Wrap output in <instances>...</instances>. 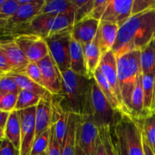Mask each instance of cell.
<instances>
[{
  "label": "cell",
  "mask_w": 155,
  "mask_h": 155,
  "mask_svg": "<svg viewBox=\"0 0 155 155\" xmlns=\"http://www.w3.org/2000/svg\"><path fill=\"white\" fill-rule=\"evenodd\" d=\"M120 123L130 155H145L139 120L127 114H122Z\"/></svg>",
  "instance_id": "obj_9"
},
{
  "label": "cell",
  "mask_w": 155,
  "mask_h": 155,
  "mask_svg": "<svg viewBox=\"0 0 155 155\" xmlns=\"http://www.w3.org/2000/svg\"><path fill=\"white\" fill-rule=\"evenodd\" d=\"M42 96L38 94L27 90H21L18 95L15 110H22L30 107H36L40 101Z\"/></svg>",
  "instance_id": "obj_30"
},
{
  "label": "cell",
  "mask_w": 155,
  "mask_h": 155,
  "mask_svg": "<svg viewBox=\"0 0 155 155\" xmlns=\"http://www.w3.org/2000/svg\"><path fill=\"white\" fill-rule=\"evenodd\" d=\"M9 113L4 112L2 110H0V127L4 128L5 127L6 123H7Z\"/></svg>",
  "instance_id": "obj_45"
},
{
  "label": "cell",
  "mask_w": 155,
  "mask_h": 155,
  "mask_svg": "<svg viewBox=\"0 0 155 155\" xmlns=\"http://www.w3.org/2000/svg\"><path fill=\"white\" fill-rule=\"evenodd\" d=\"M6 21H0V25H5Z\"/></svg>",
  "instance_id": "obj_51"
},
{
  "label": "cell",
  "mask_w": 155,
  "mask_h": 155,
  "mask_svg": "<svg viewBox=\"0 0 155 155\" xmlns=\"http://www.w3.org/2000/svg\"><path fill=\"white\" fill-rule=\"evenodd\" d=\"M35 0H17L18 4L20 5H28V4H31L34 2Z\"/></svg>",
  "instance_id": "obj_47"
},
{
  "label": "cell",
  "mask_w": 155,
  "mask_h": 155,
  "mask_svg": "<svg viewBox=\"0 0 155 155\" xmlns=\"http://www.w3.org/2000/svg\"><path fill=\"white\" fill-rule=\"evenodd\" d=\"M70 61L71 71L87 78L83 45L73 38L71 39L70 48Z\"/></svg>",
  "instance_id": "obj_22"
},
{
  "label": "cell",
  "mask_w": 155,
  "mask_h": 155,
  "mask_svg": "<svg viewBox=\"0 0 155 155\" xmlns=\"http://www.w3.org/2000/svg\"><path fill=\"white\" fill-rule=\"evenodd\" d=\"M69 112L62 102L61 95H53L52 98V125L58 141L62 145L66 134Z\"/></svg>",
  "instance_id": "obj_16"
},
{
  "label": "cell",
  "mask_w": 155,
  "mask_h": 155,
  "mask_svg": "<svg viewBox=\"0 0 155 155\" xmlns=\"http://www.w3.org/2000/svg\"><path fill=\"white\" fill-rule=\"evenodd\" d=\"M74 14L71 0H45L39 15H70Z\"/></svg>",
  "instance_id": "obj_25"
},
{
  "label": "cell",
  "mask_w": 155,
  "mask_h": 155,
  "mask_svg": "<svg viewBox=\"0 0 155 155\" xmlns=\"http://www.w3.org/2000/svg\"><path fill=\"white\" fill-rule=\"evenodd\" d=\"M0 51L10 64L12 68V72L22 73L26 65L29 63L14 38L0 39Z\"/></svg>",
  "instance_id": "obj_13"
},
{
  "label": "cell",
  "mask_w": 155,
  "mask_h": 155,
  "mask_svg": "<svg viewBox=\"0 0 155 155\" xmlns=\"http://www.w3.org/2000/svg\"><path fill=\"white\" fill-rule=\"evenodd\" d=\"M12 68L10 64L6 59L5 56L0 51V73L3 74H7L12 72Z\"/></svg>",
  "instance_id": "obj_43"
},
{
  "label": "cell",
  "mask_w": 155,
  "mask_h": 155,
  "mask_svg": "<svg viewBox=\"0 0 155 155\" xmlns=\"http://www.w3.org/2000/svg\"><path fill=\"white\" fill-rule=\"evenodd\" d=\"M74 7V24L89 17L94 0H71Z\"/></svg>",
  "instance_id": "obj_33"
},
{
  "label": "cell",
  "mask_w": 155,
  "mask_h": 155,
  "mask_svg": "<svg viewBox=\"0 0 155 155\" xmlns=\"http://www.w3.org/2000/svg\"><path fill=\"white\" fill-rule=\"evenodd\" d=\"M2 94L0 93V101H1V98H2Z\"/></svg>",
  "instance_id": "obj_54"
},
{
  "label": "cell",
  "mask_w": 155,
  "mask_h": 155,
  "mask_svg": "<svg viewBox=\"0 0 155 155\" xmlns=\"http://www.w3.org/2000/svg\"><path fill=\"white\" fill-rule=\"evenodd\" d=\"M101 21L86 18L75 23L71 28V36L74 39L84 45L96 37Z\"/></svg>",
  "instance_id": "obj_17"
},
{
  "label": "cell",
  "mask_w": 155,
  "mask_h": 155,
  "mask_svg": "<svg viewBox=\"0 0 155 155\" xmlns=\"http://www.w3.org/2000/svg\"><path fill=\"white\" fill-rule=\"evenodd\" d=\"M18 94L9 93L3 95L0 101V110L11 113L15 110Z\"/></svg>",
  "instance_id": "obj_38"
},
{
  "label": "cell",
  "mask_w": 155,
  "mask_h": 155,
  "mask_svg": "<svg viewBox=\"0 0 155 155\" xmlns=\"http://www.w3.org/2000/svg\"><path fill=\"white\" fill-rule=\"evenodd\" d=\"M151 45H153V47H154V50H155V36H154V39H153L152 42H151Z\"/></svg>",
  "instance_id": "obj_49"
},
{
  "label": "cell",
  "mask_w": 155,
  "mask_h": 155,
  "mask_svg": "<svg viewBox=\"0 0 155 155\" xmlns=\"http://www.w3.org/2000/svg\"><path fill=\"white\" fill-rule=\"evenodd\" d=\"M130 116L136 120L144 117V95L142 74L139 77L133 91L130 105Z\"/></svg>",
  "instance_id": "obj_26"
},
{
  "label": "cell",
  "mask_w": 155,
  "mask_h": 155,
  "mask_svg": "<svg viewBox=\"0 0 155 155\" xmlns=\"http://www.w3.org/2000/svg\"><path fill=\"white\" fill-rule=\"evenodd\" d=\"M0 155H20V151L8 139H3L0 147Z\"/></svg>",
  "instance_id": "obj_42"
},
{
  "label": "cell",
  "mask_w": 155,
  "mask_h": 155,
  "mask_svg": "<svg viewBox=\"0 0 155 155\" xmlns=\"http://www.w3.org/2000/svg\"><path fill=\"white\" fill-rule=\"evenodd\" d=\"M61 74L62 92L60 95L64 107L79 117L86 116L91 80L75 74L71 69Z\"/></svg>",
  "instance_id": "obj_2"
},
{
  "label": "cell",
  "mask_w": 155,
  "mask_h": 155,
  "mask_svg": "<svg viewBox=\"0 0 155 155\" xmlns=\"http://www.w3.org/2000/svg\"><path fill=\"white\" fill-rule=\"evenodd\" d=\"M78 116L69 112L66 134L61 145V155H76V134Z\"/></svg>",
  "instance_id": "obj_23"
},
{
  "label": "cell",
  "mask_w": 155,
  "mask_h": 155,
  "mask_svg": "<svg viewBox=\"0 0 155 155\" xmlns=\"http://www.w3.org/2000/svg\"><path fill=\"white\" fill-rule=\"evenodd\" d=\"M98 68L100 69L101 72L102 73L104 78L107 80V81L108 82L109 84H110V86H111V87L113 88L114 91V92L116 93L118 99L120 100V102L122 103L123 105H124V103H123L122 101V97H121L119 80H118L117 61V57L112 50L108 51V52H107L106 54H104V55H102V58H101V62H100Z\"/></svg>",
  "instance_id": "obj_14"
},
{
  "label": "cell",
  "mask_w": 155,
  "mask_h": 155,
  "mask_svg": "<svg viewBox=\"0 0 155 155\" xmlns=\"http://www.w3.org/2000/svg\"><path fill=\"white\" fill-rule=\"evenodd\" d=\"M155 9V0H133L132 16Z\"/></svg>",
  "instance_id": "obj_39"
},
{
  "label": "cell",
  "mask_w": 155,
  "mask_h": 155,
  "mask_svg": "<svg viewBox=\"0 0 155 155\" xmlns=\"http://www.w3.org/2000/svg\"><path fill=\"white\" fill-rule=\"evenodd\" d=\"M7 75L12 77L15 80L20 90L30 91V92L38 94L42 97L48 92V91L45 90L43 87L36 84V83H34L33 80H30L29 77H27L25 74H22V73L10 72L7 74Z\"/></svg>",
  "instance_id": "obj_28"
},
{
  "label": "cell",
  "mask_w": 155,
  "mask_h": 155,
  "mask_svg": "<svg viewBox=\"0 0 155 155\" xmlns=\"http://www.w3.org/2000/svg\"><path fill=\"white\" fill-rule=\"evenodd\" d=\"M142 139H143V138H142ZM143 145H144V150H145V155H155L154 153L152 152V151L150 149V148L148 146V145L145 143L144 140H143Z\"/></svg>",
  "instance_id": "obj_46"
},
{
  "label": "cell",
  "mask_w": 155,
  "mask_h": 155,
  "mask_svg": "<svg viewBox=\"0 0 155 155\" xmlns=\"http://www.w3.org/2000/svg\"><path fill=\"white\" fill-rule=\"evenodd\" d=\"M155 36V9L130 17L120 27L112 51L116 57L141 51L150 45Z\"/></svg>",
  "instance_id": "obj_1"
},
{
  "label": "cell",
  "mask_w": 155,
  "mask_h": 155,
  "mask_svg": "<svg viewBox=\"0 0 155 155\" xmlns=\"http://www.w3.org/2000/svg\"><path fill=\"white\" fill-rule=\"evenodd\" d=\"M2 141H0V147H1V145H2Z\"/></svg>",
  "instance_id": "obj_56"
},
{
  "label": "cell",
  "mask_w": 155,
  "mask_h": 155,
  "mask_svg": "<svg viewBox=\"0 0 155 155\" xmlns=\"http://www.w3.org/2000/svg\"><path fill=\"white\" fill-rule=\"evenodd\" d=\"M3 27H4V25H0V36H2V33Z\"/></svg>",
  "instance_id": "obj_50"
},
{
  "label": "cell",
  "mask_w": 155,
  "mask_h": 155,
  "mask_svg": "<svg viewBox=\"0 0 155 155\" xmlns=\"http://www.w3.org/2000/svg\"><path fill=\"white\" fill-rule=\"evenodd\" d=\"M138 120L141 124L143 140L155 154V112Z\"/></svg>",
  "instance_id": "obj_27"
},
{
  "label": "cell",
  "mask_w": 155,
  "mask_h": 155,
  "mask_svg": "<svg viewBox=\"0 0 155 155\" xmlns=\"http://www.w3.org/2000/svg\"><path fill=\"white\" fill-rule=\"evenodd\" d=\"M83 48L84 52L86 76L88 79L91 80L94 77V74L99 67L102 58V54L98 45L97 37H95L92 42L83 45Z\"/></svg>",
  "instance_id": "obj_19"
},
{
  "label": "cell",
  "mask_w": 155,
  "mask_h": 155,
  "mask_svg": "<svg viewBox=\"0 0 155 155\" xmlns=\"http://www.w3.org/2000/svg\"><path fill=\"white\" fill-rule=\"evenodd\" d=\"M5 139V129L0 127V141H2L3 139Z\"/></svg>",
  "instance_id": "obj_48"
},
{
  "label": "cell",
  "mask_w": 155,
  "mask_h": 155,
  "mask_svg": "<svg viewBox=\"0 0 155 155\" xmlns=\"http://www.w3.org/2000/svg\"><path fill=\"white\" fill-rule=\"evenodd\" d=\"M142 86L145 117L155 112V77L142 74Z\"/></svg>",
  "instance_id": "obj_24"
},
{
  "label": "cell",
  "mask_w": 155,
  "mask_h": 155,
  "mask_svg": "<svg viewBox=\"0 0 155 155\" xmlns=\"http://www.w3.org/2000/svg\"><path fill=\"white\" fill-rule=\"evenodd\" d=\"M14 39L29 62L37 63L49 54L46 41L39 35L24 33L15 36Z\"/></svg>",
  "instance_id": "obj_8"
},
{
  "label": "cell",
  "mask_w": 155,
  "mask_h": 155,
  "mask_svg": "<svg viewBox=\"0 0 155 155\" xmlns=\"http://www.w3.org/2000/svg\"><path fill=\"white\" fill-rule=\"evenodd\" d=\"M99 137L98 126L91 116H78L76 134V155H95Z\"/></svg>",
  "instance_id": "obj_6"
},
{
  "label": "cell",
  "mask_w": 155,
  "mask_h": 155,
  "mask_svg": "<svg viewBox=\"0 0 155 155\" xmlns=\"http://www.w3.org/2000/svg\"><path fill=\"white\" fill-rule=\"evenodd\" d=\"M20 89L15 80L7 74L3 76L0 80V93L2 95H5L9 93L18 94L20 92Z\"/></svg>",
  "instance_id": "obj_37"
},
{
  "label": "cell",
  "mask_w": 155,
  "mask_h": 155,
  "mask_svg": "<svg viewBox=\"0 0 155 155\" xmlns=\"http://www.w3.org/2000/svg\"><path fill=\"white\" fill-rule=\"evenodd\" d=\"M99 136L104 145L106 155H117L114 144L110 126H102L98 127Z\"/></svg>",
  "instance_id": "obj_34"
},
{
  "label": "cell",
  "mask_w": 155,
  "mask_h": 155,
  "mask_svg": "<svg viewBox=\"0 0 155 155\" xmlns=\"http://www.w3.org/2000/svg\"><path fill=\"white\" fill-rule=\"evenodd\" d=\"M17 0H5L0 6V21H7L12 18L19 8Z\"/></svg>",
  "instance_id": "obj_36"
},
{
  "label": "cell",
  "mask_w": 155,
  "mask_h": 155,
  "mask_svg": "<svg viewBox=\"0 0 155 155\" xmlns=\"http://www.w3.org/2000/svg\"><path fill=\"white\" fill-rule=\"evenodd\" d=\"M43 80V87L52 95L62 92L61 74L50 54L37 62Z\"/></svg>",
  "instance_id": "obj_11"
},
{
  "label": "cell",
  "mask_w": 155,
  "mask_h": 155,
  "mask_svg": "<svg viewBox=\"0 0 155 155\" xmlns=\"http://www.w3.org/2000/svg\"><path fill=\"white\" fill-rule=\"evenodd\" d=\"M51 127L52 125L49 129L42 132L39 136H36L30 155H42L46 152L51 138Z\"/></svg>",
  "instance_id": "obj_32"
},
{
  "label": "cell",
  "mask_w": 155,
  "mask_h": 155,
  "mask_svg": "<svg viewBox=\"0 0 155 155\" xmlns=\"http://www.w3.org/2000/svg\"><path fill=\"white\" fill-rule=\"evenodd\" d=\"M93 78L95 79L98 87L100 88L101 91L104 94V95L107 98L108 102L110 103L111 107L114 108V110H116L118 113H121L123 114H127V110H126L125 107H124L122 103L118 99L116 93L114 91L113 88L109 84L107 80L104 78V77L103 76L102 73L101 72L99 68H98L97 71H95Z\"/></svg>",
  "instance_id": "obj_20"
},
{
  "label": "cell",
  "mask_w": 155,
  "mask_h": 155,
  "mask_svg": "<svg viewBox=\"0 0 155 155\" xmlns=\"http://www.w3.org/2000/svg\"><path fill=\"white\" fill-rule=\"evenodd\" d=\"M52 98L53 95L48 92L36 106V136L52 125Z\"/></svg>",
  "instance_id": "obj_15"
},
{
  "label": "cell",
  "mask_w": 155,
  "mask_h": 155,
  "mask_svg": "<svg viewBox=\"0 0 155 155\" xmlns=\"http://www.w3.org/2000/svg\"><path fill=\"white\" fill-rule=\"evenodd\" d=\"M21 120L20 155H30L36 139V107L18 111Z\"/></svg>",
  "instance_id": "obj_10"
},
{
  "label": "cell",
  "mask_w": 155,
  "mask_h": 155,
  "mask_svg": "<svg viewBox=\"0 0 155 155\" xmlns=\"http://www.w3.org/2000/svg\"><path fill=\"white\" fill-rule=\"evenodd\" d=\"M74 24V14L70 15H38L28 24L24 33H33L44 39L71 29Z\"/></svg>",
  "instance_id": "obj_5"
},
{
  "label": "cell",
  "mask_w": 155,
  "mask_h": 155,
  "mask_svg": "<svg viewBox=\"0 0 155 155\" xmlns=\"http://www.w3.org/2000/svg\"><path fill=\"white\" fill-rule=\"evenodd\" d=\"M133 0H108L101 22L116 24L120 27L132 16Z\"/></svg>",
  "instance_id": "obj_12"
},
{
  "label": "cell",
  "mask_w": 155,
  "mask_h": 155,
  "mask_svg": "<svg viewBox=\"0 0 155 155\" xmlns=\"http://www.w3.org/2000/svg\"><path fill=\"white\" fill-rule=\"evenodd\" d=\"M5 0H0V6H1L5 2Z\"/></svg>",
  "instance_id": "obj_52"
},
{
  "label": "cell",
  "mask_w": 155,
  "mask_h": 155,
  "mask_svg": "<svg viewBox=\"0 0 155 155\" xmlns=\"http://www.w3.org/2000/svg\"><path fill=\"white\" fill-rule=\"evenodd\" d=\"M48 155H61V145L58 141L54 133V127H51V138H50L49 145L47 150Z\"/></svg>",
  "instance_id": "obj_41"
},
{
  "label": "cell",
  "mask_w": 155,
  "mask_h": 155,
  "mask_svg": "<svg viewBox=\"0 0 155 155\" xmlns=\"http://www.w3.org/2000/svg\"><path fill=\"white\" fill-rule=\"evenodd\" d=\"M122 116V115H121ZM121 118V117H120ZM120 120L111 127V133L117 155H130Z\"/></svg>",
  "instance_id": "obj_31"
},
{
  "label": "cell",
  "mask_w": 155,
  "mask_h": 155,
  "mask_svg": "<svg viewBox=\"0 0 155 155\" xmlns=\"http://www.w3.org/2000/svg\"><path fill=\"white\" fill-rule=\"evenodd\" d=\"M123 114L114 110L102 93L95 79H91L89 88L88 114L93 118L98 127L102 126L113 127L121 117Z\"/></svg>",
  "instance_id": "obj_4"
},
{
  "label": "cell",
  "mask_w": 155,
  "mask_h": 155,
  "mask_svg": "<svg viewBox=\"0 0 155 155\" xmlns=\"http://www.w3.org/2000/svg\"><path fill=\"white\" fill-rule=\"evenodd\" d=\"M141 51H133L117 57V75L124 105L130 116V105L133 91L142 74L140 64Z\"/></svg>",
  "instance_id": "obj_3"
},
{
  "label": "cell",
  "mask_w": 155,
  "mask_h": 155,
  "mask_svg": "<svg viewBox=\"0 0 155 155\" xmlns=\"http://www.w3.org/2000/svg\"><path fill=\"white\" fill-rule=\"evenodd\" d=\"M140 64L143 75L155 77V50L151 43L141 50Z\"/></svg>",
  "instance_id": "obj_29"
},
{
  "label": "cell",
  "mask_w": 155,
  "mask_h": 155,
  "mask_svg": "<svg viewBox=\"0 0 155 155\" xmlns=\"http://www.w3.org/2000/svg\"><path fill=\"white\" fill-rule=\"evenodd\" d=\"M120 26L108 22H100L96 37L101 54L104 55L113 49V47L117 37Z\"/></svg>",
  "instance_id": "obj_18"
},
{
  "label": "cell",
  "mask_w": 155,
  "mask_h": 155,
  "mask_svg": "<svg viewBox=\"0 0 155 155\" xmlns=\"http://www.w3.org/2000/svg\"><path fill=\"white\" fill-rule=\"evenodd\" d=\"M21 120L18 110L9 113L8 118L5 127V139L13 144L14 146L20 151L21 147Z\"/></svg>",
  "instance_id": "obj_21"
},
{
  "label": "cell",
  "mask_w": 155,
  "mask_h": 155,
  "mask_svg": "<svg viewBox=\"0 0 155 155\" xmlns=\"http://www.w3.org/2000/svg\"><path fill=\"white\" fill-rule=\"evenodd\" d=\"M0 74H2V73H0Z\"/></svg>",
  "instance_id": "obj_57"
},
{
  "label": "cell",
  "mask_w": 155,
  "mask_h": 155,
  "mask_svg": "<svg viewBox=\"0 0 155 155\" xmlns=\"http://www.w3.org/2000/svg\"><path fill=\"white\" fill-rule=\"evenodd\" d=\"M42 155H48V154H47V151H46V152L44 153V154H42Z\"/></svg>",
  "instance_id": "obj_55"
},
{
  "label": "cell",
  "mask_w": 155,
  "mask_h": 155,
  "mask_svg": "<svg viewBox=\"0 0 155 155\" xmlns=\"http://www.w3.org/2000/svg\"><path fill=\"white\" fill-rule=\"evenodd\" d=\"M95 155H106L104 145H103L102 142H101V139H100V136L98 137V142H97V146H96V151H95Z\"/></svg>",
  "instance_id": "obj_44"
},
{
  "label": "cell",
  "mask_w": 155,
  "mask_h": 155,
  "mask_svg": "<svg viewBox=\"0 0 155 155\" xmlns=\"http://www.w3.org/2000/svg\"><path fill=\"white\" fill-rule=\"evenodd\" d=\"M4 75H5V74H0V80H1V78H2V77Z\"/></svg>",
  "instance_id": "obj_53"
},
{
  "label": "cell",
  "mask_w": 155,
  "mask_h": 155,
  "mask_svg": "<svg viewBox=\"0 0 155 155\" xmlns=\"http://www.w3.org/2000/svg\"><path fill=\"white\" fill-rule=\"evenodd\" d=\"M22 74H25L27 77H29L30 80H33L36 84L43 87V80H42V74H41L40 68H39L37 63L29 62L26 65Z\"/></svg>",
  "instance_id": "obj_35"
},
{
  "label": "cell",
  "mask_w": 155,
  "mask_h": 155,
  "mask_svg": "<svg viewBox=\"0 0 155 155\" xmlns=\"http://www.w3.org/2000/svg\"><path fill=\"white\" fill-rule=\"evenodd\" d=\"M71 28L51 35L45 39L48 45L49 54L61 73L71 69L70 48L72 39Z\"/></svg>",
  "instance_id": "obj_7"
},
{
  "label": "cell",
  "mask_w": 155,
  "mask_h": 155,
  "mask_svg": "<svg viewBox=\"0 0 155 155\" xmlns=\"http://www.w3.org/2000/svg\"><path fill=\"white\" fill-rule=\"evenodd\" d=\"M107 2L108 0H94L92 10L88 18L101 21V18L105 12Z\"/></svg>",
  "instance_id": "obj_40"
}]
</instances>
